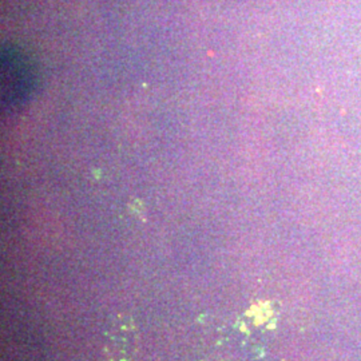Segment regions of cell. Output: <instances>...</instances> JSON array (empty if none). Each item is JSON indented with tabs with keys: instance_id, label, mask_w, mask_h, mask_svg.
I'll return each mask as SVG.
<instances>
[{
	"instance_id": "6da1fadb",
	"label": "cell",
	"mask_w": 361,
	"mask_h": 361,
	"mask_svg": "<svg viewBox=\"0 0 361 361\" xmlns=\"http://www.w3.org/2000/svg\"><path fill=\"white\" fill-rule=\"evenodd\" d=\"M11 62L14 64L12 67L14 71H11V68L7 64L3 68V83L6 84V87H3V91L6 92V102L8 103H12V100L14 102L18 100L19 96H23L26 94V90H28V72L24 71L26 63L18 58H15L14 60L11 59Z\"/></svg>"
}]
</instances>
